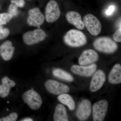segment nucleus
I'll use <instances>...</instances> for the list:
<instances>
[{
    "label": "nucleus",
    "instance_id": "nucleus-8",
    "mask_svg": "<svg viewBox=\"0 0 121 121\" xmlns=\"http://www.w3.org/2000/svg\"><path fill=\"white\" fill-rule=\"evenodd\" d=\"M28 17L27 22L29 26L32 27H39L43 24L45 17L38 8L31 9L28 12Z\"/></svg>",
    "mask_w": 121,
    "mask_h": 121
},
{
    "label": "nucleus",
    "instance_id": "nucleus-21",
    "mask_svg": "<svg viewBox=\"0 0 121 121\" xmlns=\"http://www.w3.org/2000/svg\"><path fill=\"white\" fill-rule=\"evenodd\" d=\"M13 17L9 13H3L0 14V25L6 24L9 22Z\"/></svg>",
    "mask_w": 121,
    "mask_h": 121
},
{
    "label": "nucleus",
    "instance_id": "nucleus-24",
    "mask_svg": "<svg viewBox=\"0 0 121 121\" xmlns=\"http://www.w3.org/2000/svg\"><path fill=\"white\" fill-rule=\"evenodd\" d=\"M10 33L9 29L4 28L0 25V40L3 39L8 37Z\"/></svg>",
    "mask_w": 121,
    "mask_h": 121
},
{
    "label": "nucleus",
    "instance_id": "nucleus-18",
    "mask_svg": "<svg viewBox=\"0 0 121 121\" xmlns=\"http://www.w3.org/2000/svg\"><path fill=\"white\" fill-rule=\"evenodd\" d=\"M54 119L55 121H68L66 110L62 104H58L56 106L54 112Z\"/></svg>",
    "mask_w": 121,
    "mask_h": 121
},
{
    "label": "nucleus",
    "instance_id": "nucleus-12",
    "mask_svg": "<svg viewBox=\"0 0 121 121\" xmlns=\"http://www.w3.org/2000/svg\"><path fill=\"white\" fill-rule=\"evenodd\" d=\"M91 111V102L88 99H84L79 105L76 111V116L79 120L85 121L90 117Z\"/></svg>",
    "mask_w": 121,
    "mask_h": 121
},
{
    "label": "nucleus",
    "instance_id": "nucleus-3",
    "mask_svg": "<svg viewBox=\"0 0 121 121\" xmlns=\"http://www.w3.org/2000/svg\"><path fill=\"white\" fill-rule=\"evenodd\" d=\"M24 102L33 110H37L41 107L43 101L39 94L33 90L27 91L22 95Z\"/></svg>",
    "mask_w": 121,
    "mask_h": 121
},
{
    "label": "nucleus",
    "instance_id": "nucleus-2",
    "mask_svg": "<svg viewBox=\"0 0 121 121\" xmlns=\"http://www.w3.org/2000/svg\"><path fill=\"white\" fill-rule=\"evenodd\" d=\"M93 45L96 50L108 54L115 52L118 48L117 44L115 41L108 37L98 38L95 40Z\"/></svg>",
    "mask_w": 121,
    "mask_h": 121
},
{
    "label": "nucleus",
    "instance_id": "nucleus-27",
    "mask_svg": "<svg viewBox=\"0 0 121 121\" xmlns=\"http://www.w3.org/2000/svg\"><path fill=\"white\" fill-rule=\"evenodd\" d=\"M115 9V6L114 5H111L109 7L108 9L106 10L105 13L107 16H110L114 12Z\"/></svg>",
    "mask_w": 121,
    "mask_h": 121
},
{
    "label": "nucleus",
    "instance_id": "nucleus-11",
    "mask_svg": "<svg viewBox=\"0 0 121 121\" xmlns=\"http://www.w3.org/2000/svg\"><path fill=\"white\" fill-rule=\"evenodd\" d=\"M98 54L92 49H88L82 52L78 59L79 63L82 66L90 65L97 62L99 59Z\"/></svg>",
    "mask_w": 121,
    "mask_h": 121
},
{
    "label": "nucleus",
    "instance_id": "nucleus-28",
    "mask_svg": "<svg viewBox=\"0 0 121 121\" xmlns=\"http://www.w3.org/2000/svg\"><path fill=\"white\" fill-rule=\"evenodd\" d=\"M33 120L32 118H24V119H22L21 121H32Z\"/></svg>",
    "mask_w": 121,
    "mask_h": 121
},
{
    "label": "nucleus",
    "instance_id": "nucleus-10",
    "mask_svg": "<svg viewBox=\"0 0 121 121\" xmlns=\"http://www.w3.org/2000/svg\"><path fill=\"white\" fill-rule=\"evenodd\" d=\"M106 80V75L103 71L99 70L94 74L90 84V89L92 92L101 89Z\"/></svg>",
    "mask_w": 121,
    "mask_h": 121
},
{
    "label": "nucleus",
    "instance_id": "nucleus-19",
    "mask_svg": "<svg viewBox=\"0 0 121 121\" xmlns=\"http://www.w3.org/2000/svg\"><path fill=\"white\" fill-rule=\"evenodd\" d=\"M58 99L62 104L67 106L70 110H73L75 108V103L73 99L68 94L60 95L58 97Z\"/></svg>",
    "mask_w": 121,
    "mask_h": 121
},
{
    "label": "nucleus",
    "instance_id": "nucleus-4",
    "mask_svg": "<svg viewBox=\"0 0 121 121\" xmlns=\"http://www.w3.org/2000/svg\"><path fill=\"white\" fill-rule=\"evenodd\" d=\"M46 37L45 31L41 29L38 28L25 33L23 35V39L26 45H31L43 41Z\"/></svg>",
    "mask_w": 121,
    "mask_h": 121
},
{
    "label": "nucleus",
    "instance_id": "nucleus-5",
    "mask_svg": "<svg viewBox=\"0 0 121 121\" xmlns=\"http://www.w3.org/2000/svg\"><path fill=\"white\" fill-rule=\"evenodd\" d=\"M83 21L84 26L91 35L96 36L100 34L101 24L95 16L91 14H87L83 17Z\"/></svg>",
    "mask_w": 121,
    "mask_h": 121
},
{
    "label": "nucleus",
    "instance_id": "nucleus-20",
    "mask_svg": "<svg viewBox=\"0 0 121 121\" xmlns=\"http://www.w3.org/2000/svg\"><path fill=\"white\" fill-rule=\"evenodd\" d=\"M52 73L55 77L63 80L68 82H72L74 80L73 78L71 75L62 69H55Z\"/></svg>",
    "mask_w": 121,
    "mask_h": 121
},
{
    "label": "nucleus",
    "instance_id": "nucleus-13",
    "mask_svg": "<svg viewBox=\"0 0 121 121\" xmlns=\"http://www.w3.org/2000/svg\"><path fill=\"white\" fill-rule=\"evenodd\" d=\"M97 67V65L94 64L87 66L73 65L72 66L71 70L73 73L76 74L90 77L94 73Z\"/></svg>",
    "mask_w": 121,
    "mask_h": 121
},
{
    "label": "nucleus",
    "instance_id": "nucleus-25",
    "mask_svg": "<svg viewBox=\"0 0 121 121\" xmlns=\"http://www.w3.org/2000/svg\"><path fill=\"white\" fill-rule=\"evenodd\" d=\"M113 39L115 41L117 42L121 41V28L119 27V28L117 30L113 36Z\"/></svg>",
    "mask_w": 121,
    "mask_h": 121
},
{
    "label": "nucleus",
    "instance_id": "nucleus-23",
    "mask_svg": "<svg viewBox=\"0 0 121 121\" xmlns=\"http://www.w3.org/2000/svg\"><path fill=\"white\" fill-rule=\"evenodd\" d=\"M18 118V115L17 113H11L9 116L0 119V121H15Z\"/></svg>",
    "mask_w": 121,
    "mask_h": 121
},
{
    "label": "nucleus",
    "instance_id": "nucleus-14",
    "mask_svg": "<svg viewBox=\"0 0 121 121\" xmlns=\"http://www.w3.org/2000/svg\"><path fill=\"white\" fill-rule=\"evenodd\" d=\"M66 18L68 22L76 28L83 30L85 27L84 23L82 20L81 15L75 11H69L67 13Z\"/></svg>",
    "mask_w": 121,
    "mask_h": 121
},
{
    "label": "nucleus",
    "instance_id": "nucleus-16",
    "mask_svg": "<svg viewBox=\"0 0 121 121\" xmlns=\"http://www.w3.org/2000/svg\"><path fill=\"white\" fill-rule=\"evenodd\" d=\"M2 84H0V97L5 98L9 95L10 90L16 86V83L7 76L2 78Z\"/></svg>",
    "mask_w": 121,
    "mask_h": 121
},
{
    "label": "nucleus",
    "instance_id": "nucleus-29",
    "mask_svg": "<svg viewBox=\"0 0 121 121\" xmlns=\"http://www.w3.org/2000/svg\"><path fill=\"white\" fill-rule=\"evenodd\" d=\"M8 103H9V101H8Z\"/></svg>",
    "mask_w": 121,
    "mask_h": 121
},
{
    "label": "nucleus",
    "instance_id": "nucleus-6",
    "mask_svg": "<svg viewBox=\"0 0 121 121\" xmlns=\"http://www.w3.org/2000/svg\"><path fill=\"white\" fill-rule=\"evenodd\" d=\"M60 11L58 3L55 0H51L45 7V18L48 23H52L60 17Z\"/></svg>",
    "mask_w": 121,
    "mask_h": 121
},
{
    "label": "nucleus",
    "instance_id": "nucleus-22",
    "mask_svg": "<svg viewBox=\"0 0 121 121\" xmlns=\"http://www.w3.org/2000/svg\"><path fill=\"white\" fill-rule=\"evenodd\" d=\"M8 13L12 15L13 17H16L19 14L18 7L14 4L11 3L8 9Z\"/></svg>",
    "mask_w": 121,
    "mask_h": 121
},
{
    "label": "nucleus",
    "instance_id": "nucleus-9",
    "mask_svg": "<svg viewBox=\"0 0 121 121\" xmlns=\"http://www.w3.org/2000/svg\"><path fill=\"white\" fill-rule=\"evenodd\" d=\"M46 89L56 95H60L69 92L70 89L66 84L53 80H48L45 83Z\"/></svg>",
    "mask_w": 121,
    "mask_h": 121
},
{
    "label": "nucleus",
    "instance_id": "nucleus-17",
    "mask_svg": "<svg viewBox=\"0 0 121 121\" xmlns=\"http://www.w3.org/2000/svg\"><path fill=\"white\" fill-rule=\"evenodd\" d=\"M108 81L112 84L121 82V66L119 64L114 66L108 76Z\"/></svg>",
    "mask_w": 121,
    "mask_h": 121
},
{
    "label": "nucleus",
    "instance_id": "nucleus-26",
    "mask_svg": "<svg viewBox=\"0 0 121 121\" xmlns=\"http://www.w3.org/2000/svg\"><path fill=\"white\" fill-rule=\"evenodd\" d=\"M11 3L14 4L17 7L23 8L24 7L25 2L24 0H10Z\"/></svg>",
    "mask_w": 121,
    "mask_h": 121
},
{
    "label": "nucleus",
    "instance_id": "nucleus-15",
    "mask_svg": "<svg viewBox=\"0 0 121 121\" xmlns=\"http://www.w3.org/2000/svg\"><path fill=\"white\" fill-rule=\"evenodd\" d=\"M15 47L12 43L9 40H7L0 46V54L4 60L8 61L12 58L15 51Z\"/></svg>",
    "mask_w": 121,
    "mask_h": 121
},
{
    "label": "nucleus",
    "instance_id": "nucleus-7",
    "mask_svg": "<svg viewBox=\"0 0 121 121\" xmlns=\"http://www.w3.org/2000/svg\"><path fill=\"white\" fill-rule=\"evenodd\" d=\"M108 107V102L105 99L95 103L93 107V121H103L107 113Z\"/></svg>",
    "mask_w": 121,
    "mask_h": 121
},
{
    "label": "nucleus",
    "instance_id": "nucleus-1",
    "mask_svg": "<svg viewBox=\"0 0 121 121\" xmlns=\"http://www.w3.org/2000/svg\"><path fill=\"white\" fill-rule=\"evenodd\" d=\"M66 44L72 47H79L86 44L87 40L85 35L81 31L71 29L66 33L64 37Z\"/></svg>",
    "mask_w": 121,
    "mask_h": 121
}]
</instances>
